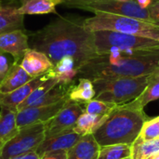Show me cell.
Returning <instances> with one entry per match:
<instances>
[{
    "mask_svg": "<svg viewBox=\"0 0 159 159\" xmlns=\"http://www.w3.org/2000/svg\"><path fill=\"white\" fill-rule=\"evenodd\" d=\"M13 62L14 61H11L7 54L0 53V82L3 80V78L8 72L9 68L13 64Z\"/></svg>",
    "mask_w": 159,
    "mask_h": 159,
    "instance_id": "f1b7e54d",
    "label": "cell"
},
{
    "mask_svg": "<svg viewBox=\"0 0 159 159\" xmlns=\"http://www.w3.org/2000/svg\"><path fill=\"white\" fill-rule=\"evenodd\" d=\"M143 140H154L159 138V116L148 119L144 122L139 135Z\"/></svg>",
    "mask_w": 159,
    "mask_h": 159,
    "instance_id": "83f0119b",
    "label": "cell"
},
{
    "mask_svg": "<svg viewBox=\"0 0 159 159\" xmlns=\"http://www.w3.org/2000/svg\"><path fill=\"white\" fill-rule=\"evenodd\" d=\"M3 6H4V4H3V3H2L1 1H0V8H1V7H2Z\"/></svg>",
    "mask_w": 159,
    "mask_h": 159,
    "instance_id": "8d00e7d4",
    "label": "cell"
},
{
    "mask_svg": "<svg viewBox=\"0 0 159 159\" xmlns=\"http://www.w3.org/2000/svg\"><path fill=\"white\" fill-rule=\"evenodd\" d=\"M95 95L96 91L92 81L88 78H78L70 88L68 100L85 104L93 100Z\"/></svg>",
    "mask_w": 159,
    "mask_h": 159,
    "instance_id": "7402d4cb",
    "label": "cell"
},
{
    "mask_svg": "<svg viewBox=\"0 0 159 159\" xmlns=\"http://www.w3.org/2000/svg\"><path fill=\"white\" fill-rule=\"evenodd\" d=\"M85 18L60 16L42 29L29 34L30 48L46 54L53 66L64 57H72L77 69L98 56L93 33L84 26Z\"/></svg>",
    "mask_w": 159,
    "mask_h": 159,
    "instance_id": "6da1fadb",
    "label": "cell"
},
{
    "mask_svg": "<svg viewBox=\"0 0 159 159\" xmlns=\"http://www.w3.org/2000/svg\"><path fill=\"white\" fill-rule=\"evenodd\" d=\"M84 113L85 104L68 100L61 111L44 124L46 138H50L62 132L72 130L79 116Z\"/></svg>",
    "mask_w": 159,
    "mask_h": 159,
    "instance_id": "9c48e42d",
    "label": "cell"
},
{
    "mask_svg": "<svg viewBox=\"0 0 159 159\" xmlns=\"http://www.w3.org/2000/svg\"><path fill=\"white\" fill-rule=\"evenodd\" d=\"M149 159H159V154L156 155V156H154V157H152L151 158H149Z\"/></svg>",
    "mask_w": 159,
    "mask_h": 159,
    "instance_id": "d590c367",
    "label": "cell"
},
{
    "mask_svg": "<svg viewBox=\"0 0 159 159\" xmlns=\"http://www.w3.org/2000/svg\"><path fill=\"white\" fill-rule=\"evenodd\" d=\"M131 157V145L112 144L100 149L98 159H126Z\"/></svg>",
    "mask_w": 159,
    "mask_h": 159,
    "instance_id": "d4e9b609",
    "label": "cell"
},
{
    "mask_svg": "<svg viewBox=\"0 0 159 159\" xmlns=\"http://www.w3.org/2000/svg\"><path fill=\"white\" fill-rule=\"evenodd\" d=\"M148 10L155 23L159 24V0L154 1L151 4V6L148 7Z\"/></svg>",
    "mask_w": 159,
    "mask_h": 159,
    "instance_id": "f546056e",
    "label": "cell"
},
{
    "mask_svg": "<svg viewBox=\"0 0 159 159\" xmlns=\"http://www.w3.org/2000/svg\"><path fill=\"white\" fill-rule=\"evenodd\" d=\"M20 65L32 78L41 76L53 68L52 62L46 54L33 48L25 52Z\"/></svg>",
    "mask_w": 159,
    "mask_h": 159,
    "instance_id": "4fadbf2b",
    "label": "cell"
},
{
    "mask_svg": "<svg viewBox=\"0 0 159 159\" xmlns=\"http://www.w3.org/2000/svg\"><path fill=\"white\" fill-rule=\"evenodd\" d=\"M50 77H54V76L49 71L41 76L31 79L29 82H27L23 86L20 87L19 89L11 92L0 93V106H6L17 110L18 106L20 103H22L37 87L45 83Z\"/></svg>",
    "mask_w": 159,
    "mask_h": 159,
    "instance_id": "7c38bea8",
    "label": "cell"
},
{
    "mask_svg": "<svg viewBox=\"0 0 159 159\" xmlns=\"http://www.w3.org/2000/svg\"><path fill=\"white\" fill-rule=\"evenodd\" d=\"M102 1H106V0H65V6L70 7H75L79 5H87V4H91V3H96V2H102Z\"/></svg>",
    "mask_w": 159,
    "mask_h": 159,
    "instance_id": "1f68e13d",
    "label": "cell"
},
{
    "mask_svg": "<svg viewBox=\"0 0 159 159\" xmlns=\"http://www.w3.org/2000/svg\"><path fill=\"white\" fill-rule=\"evenodd\" d=\"M17 110L0 106V149L18 132Z\"/></svg>",
    "mask_w": 159,
    "mask_h": 159,
    "instance_id": "d6986e66",
    "label": "cell"
},
{
    "mask_svg": "<svg viewBox=\"0 0 159 159\" xmlns=\"http://www.w3.org/2000/svg\"><path fill=\"white\" fill-rule=\"evenodd\" d=\"M33 79L20 65L19 62H13L8 72L0 82V93L11 92Z\"/></svg>",
    "mask_w": 159,
    "mask_h": 159,
    "instance_id": "ac0fdd59",
    "label": "cell"
},
{
    "mask_svg": "<svg viewBox=\"0 0 159 159\" xmlns=\"http://www.w3.org/2000/svg\"><path fill=\"white\" fill-rule=\"evenodd\" d=\"M58 80L55 77H50L48 78L45 83H43L42 85H40L39 87H37L31 94L30 96L22 102L20 103L18 108H17V112L20 111L22 109L28 108L30 107L33 103H34L36 101H38L40 98H42L46 93H48L51 89H53L57 84H58Z\"/></svg>",
    "mask_w": 159,
    "mask_h": 159,
    "instance_id": "484cf974",
    "label": "cell"
},
{
    "mask_svg": "<svg viewBox=\"0 0 159 159\" xmlns=\"http://www.w3.org/2000/svg\"><path fill=\"white\" fill-rule=\"evenodd\" d=\"M50 72L59 83L69 84L77 79L78 69L72 57H64L53 66Z\"/></svg>",
    "mask_w": 159,
    "mask_h": 159,
    "instance_id": "44dd1931",
    "label": "cell"
},
{
    "mask_svg": "<svg viewBox=\"0 0 159 159\" xmlns=\"http://www.w3.org/2000/svg\"><path fill=\"white\" fill-rule=\"evenodd\" d=\"M39 159H67V151H57L45 154Z\"/></svg>",
    "mask_w": 159,
    "mask_h": 159,
    "instance_id": "4dcf8cb0",
    "label": "cell"
},
{
    "mask_svg": "<svg viewBox=\"0 0 159 159\" xmlns=\"http://www.w3.org/2000/svg\"><path fill=\"white\" fill-rule=\"evenodd\" d=\"M136 3L143 8H148L151 4L154 2V0H135Z\"/></svg>",
    "mask_w": 159,
    "mask_h": 159,
    "instance_id": "836d02e7",
    "label": "cell"
},
{
    "mask_svg": "<svg viewBox=\"0 0 159 159\" xmlns=\"http://www.w3.org/2000/svg\"><path fill=\"white\" fill-rule=\"evenodd\" d=\"M126 159H131V157H129V158H126Z\"/></svg>",
    "mask_w": 159,
    "mask_h": 159,
    "instance_id": "f35d334b",
    "label": "cell"
},
{
    "mask_svg": "<svg viewBox=\"0 0 159 159\" xmlns=\"http://www.w3.org/2000/svg\"><path fill=\"white\" fill-rule=\"evenodd\" d=\"M24 15L15 5H4L0 8V34L14 30H24Z\"/></svg>",
    "mask_w": 159,
    "mask_h": 159,
    "instance_id": "2e32d148",
    "label": "cell"
},
{
    "mask_svg": "<svg viewBox=\"0 0 159 159\" xmlns=\"http://www.w3.org/2000/svg\"><path fill=\"white\" fill-rule=\"evenodd\" d=\"M40 157H38V155L35 153V151H32V152H29V153H26V154H23V155H20V156H18L16 157H13L11 159H39Z\"/></svg>",
    "mask_w": 159,
    "mask_h": 159,
    "instance_id": "d6a6232c",
    "label": "cell"
},
{
    "mask_svg": "<svg viewBox=\"0 0 159 159\" xmlns=\"http://www.w3.org/2000/svg\"><path fill=\"white\" fill-rule=\"evenodd\" d=\"M29 48V34L24 30H14L0 34V53L10 55L15 62L20 63Z\"/></svg>",
    "mask_w": 159,
    "mask_h": 159,
    "instance_id": "8fae6325",
    "label": "cell"
},
{
    "mask_svg": "<svg viewBox=\"0 0 159 159\" xmlns=\"http://www.w3.org/2000/svg\"><path fill=\"white\" fill-rule=\"evenodd\" d=\"M117 1H129V0H117Z\"/></svg>",
    "mask_w": 159,
    "mask_h": 159,
    "instance_id": "74e56055",
    "label": "cell"
},
{
    "mask_svg": "<svg viewBox=\"0 0 159 159\" xmlns=\"http://www.w3.org/2000/svg\"><path fill=\"white\" fill-rule=\"evenodd\" d=\"M93 38L98 55L107 54L112 48H116L120 51L159 50V41L114 31L93 32Z\"/></svg>",
    "mask_w": 159,
    "mask_h": 159,
    "instance_id": "8992f818",
    "label": "cell"
},
{
    "mask_svg": "<svg viewBox=\"0 0 159 159\" xmlns=\"http://www.w3.org/2000/svg\"><path fill=\"white\" fill-rule=\"evenodd\" d=\"M150 75L138 77H114L92 81L95 100L121 105L138 98L146 88Z\"/></svg>",
    "mask_w": 159,
    "mask_h": 159,
    "instance_id": "5b68a950",
    "label": "cell"
},
{
    "mask_svg": "<svg viewBox=\"0 0 159 159\" xmlns=\"http://www.w3.org/2000/svg\"><path fill=\"white\" fill-rule=\"evenodd\" d=\"M159 154V138L143 140L140 136L131 144V159H149Z\"/></svg>",
    "mask_w": 159,
    "mask_h": 159,
    "instance_id": "603a6c76",
    "label": "cell"
},
{
    "mask_svg": "<svg viewBox=\"0 0 159 159\" xmlns=\"http://www.w3.org/2000/svg\"><path fill=\"white\" fill-rule=\"evenodd\" d=\"M148 119L144 110L129 107L126 103L116 105L93 133V137L101 147L112 144L131 145Z\"/></svg>",
    "mask_w": 159,
    "mask_h": 159,
    "instance_id": "3957f363",
    "label": "cell"
},
{
    "mask_svg": "<svg viewBox=\"0 0 159 159\" xmlns=\"http://www.w3.org/2000/svg\"><path fill=\"white\" fill-rule=\"evenodd\" d=\"M94 14L93 17L84 20L85 28L91 33L114 31L159 41V24L110 13L98 12Z\"/></svg>",
    "mask_w": 159,
    "mask_h": 159,
    "instance_id": "277c9868",
    "label": "cell"
},
{
    "mask_svg": "<svg viewBox=\"0 0 159 159\" xmlns=\"http://www.w3.org/2000/svg\"><path fill=\"white\" fill-rule=\"evenodd\" d=\"M157 99H159V68L150 75L148 84L143 93L138 98L126 104L135 109L143 110L147 104Z\"/></svg>",
    "mask_w": 159,
    "mask_h": 159,
    "instance_id": "ffe728a7",
    "label": "cell"
},
{
    "mask_svg": "<svg viewBox=\"0 0 159 159\" xmlns=\"http://www.w3.org/2000/svg\"><path fill=\"white\" fill-rule=\"evenodd\" d=\"M107 116H98L88 113H84L77 119L73 130L80 136L93 134L103 123Z\"/></svg>",
    "mask_w": 159,
    "mask_h": 159,
    "instance_id": "cb8c5ba5",
    "label": "cell"
},
{
    "mask_svg": "<svg viewBox=\"0 0 159 159\" xmlns=\"http://www.w3.org/2000/svg\"><path fill=\"white\" fill-rule=\"evenodd\" d=\"M45 125L34 124L19 129L18 132L0 149V159H11L35 151L45 140Z\"/></svg>",
    "mask_w": 159,
    "mask_h": 159,
    "instance_id": "52a82bcc",
    "label": "cell"
},
{
    "mask_svg": "<svg viewBox=\"0 0 159 159\" xmlns=\"http://www.w3.org/2000/svg\"><path fill=\"white\" fill-rule=\"evenodd\" d=\"M18 9L22 15H44L56 13V7L65 0H20Z\"/></svg>",
    "mask_w": 159,
    "mask_h": 159,
    "instance_id": "e0dca14e",
    "label": "cell"
},
{
    "mask_svg": "<svg viewBox=\"0 0 159 159\" xmlns=\"http://www.w3.org/2000/svg\"><path fill=\"white\" fill-rule=\"evenodd\" d=\"M18 1H20V0H18Z\"/></svg>",
    "mask_w": 159,
    "mask_h": 159,
    "instance_id": "ab89813d",
    "label": "cell"
},
{
    "mask_svg": "<svg viewBox=\"0 0 159 159\" xmlns=\"http://www.w3.org/2000/svg\"><path fill=\"white\" fill-rule=\"evenodd\" d=\"M100 149L93 134L85 135L67 151V159H98Z\"/></svg>",
    "mask_w": 159,
    "mask_h": 159,
    "instance_id": "9a60e30c",
    "label": "cell"
},
{
    "mask_svg": "<svg viewBox=\"0 0 159 159\" xmlns=\"http://www.w3.org/2000/svg\"><path fill=\"white\" fill-rule=\"evenodd\" d=\"M68 99L50 105L28 107L20 111H18L17 127L20 129L30 125L47 123L61 111V109L65 105Z\"/></svg>",
    "mask_w": 159,
    "mask_h": 159,
    "instance_id": "30bf717a",
    "label": "cell"
},
{
    "mask_svg": "<svg viewBox=\"0 0 159 159\" xmlns=\"http://www.w3.org/2000/svg\"><path fill=\"white\" fill-rule=\"evenodd\" d=\"M4 5H15L16 6V4L17 3H19V1L18 0H0Z\"/></svg>",
    "mask_w": 159,
    "mask_h": 159,
    "instance_id": "e575fe53",
    "label": "cell"
},
{
    "mask_svg": "<svg viewBox=\"0 0 159 159\" xmlns=\"http://www.w3.org/2000/svg\"><path fill=\"white\" fill-rule=\"evenodd\" d=\"M116 104L98 101V100H91L85 103V113L98 116H104L110 114V112L116 107Z\"/></svg>",
    "mask_w": 159,
    "mask_h": 159,
    "instance_id": "4316f807",
    "label": "cell"
},
{
    "mask_svg": "<svg viewBox=\"0 0 159 159\" xmlns=\"http://www.w3.org/2000/svg\"><path fill=\"white\" fill-rule=\"evenodd\" d=\"M159 68V50L143 51L135 55L123 54L112 48L104 55H98L78 69V78L91 81L114 77H138L148 75Z\"/></svg>",
    "mask_w": 159,
    "mask_h": 159,
    "instance_id": "7a4b0ae2",
    "label": "cell"
},
{
    "mask_svg": "<svg viewBox=\"0 0 159 159\" xmlns=\"http://www.w3.org/2000/svg\"><path fill=\"white\" fill-rule=\"evenodd\" d=\"M75 7L91 11L93 13H98V12L110 13L119 16H126L129 18L139 19L148 22L155 23V21L150 16L148 8L141 7L136 3L135 0H129V1L106 0V1L96 2L87 5H79Z\"/></svg>",
    "mask_w": 159,
    "mask_h": 159,
    "instance_id": "ba28073f",
    "label": "cell"
},
{
    "mask_svg": "<svg viewBox=\"0 0 159 159\" xmlns=\"http://www.w3.org/2000/svg\"><path fill=\"white\" fill-rule=\"evenodd\" d=\"M82 136L75 133L73 129L55 135L50 138H46L41 144L36 148L35 153L39 157L45 154L57 151H68L72 148Z\"/></svg>",
    "mask_w": 159,
    "mask_h": 159,
    "instance_id": "5bb4252c",
    "label": "cell"
}]
</instances>
